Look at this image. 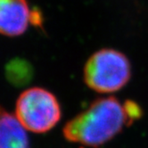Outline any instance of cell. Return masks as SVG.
Masks as SVG:
<instances>
[{"instance_id": "obj_3", "label": "cell", "mask_w": 148, "mask_h": 148, "mask_svg": "<svg viewBox=\"0 0 148 148\" xmlns=\"http://www.w3.org/2000/svg\"><path fill=\"white\" fill-rule=\"evenodd\" d=\"M15 116L27 130L46 133L59 122L61 107L51 92L31 88L23 91L17 99Z\"/></svg>"}, {"instance_id": "obj_5", "label": "cell", "mask_w": 148, "mask_h": 148, "mask_svg": "<svg viewBox=\"0 0 148 148\" xmlns=\"http://www.w3.org/2000/svg\"><path fill=\"white\" fill-rule=\"evenodd\" d=\"M26 130L15 115L1 111L0 148H29Z\"/></svg>"}, {"instance_id": "obj_4", "label": "cell", "mask_w": 148, "mask_h": 148, "mask_svg": "<svg viewBox=\"0 0 148 148\" xmlns=\"http://www.w3.org/2000/svg\"><path fill=\"white\" fill-rule=\"evenodd\" d=\"M26 0H0V30L8 37L23 34L31 19Z\"/></svg>"}, {"instance_id": "obj_2", "label": "cell", "mask_w": 148, "mask_h": 148, "mask_svg": "<svg viewBox=\"0 0 148 148\" xmlns=\"http://www.w3.org/2000/svg\"><path fill=\"white\" fill-rule=\"evenodd\" d=\"M131 67L122 53L110 48L101 49L93 54L84 68L87 85L99 93H113L129 82Z\"/></svg>"}, {"instance_id": "obj_1", "label": "cell", "mask_w": 148, "mask_h": 148, "mask_svg": "<svg viewBox=\"0 0 148 148\" xmlns=\"http://www.w3.org/2000/svg\"><path fill=\"white\" fill-rule=\"evenodd\" d=\"M131 123L124 104L114 97H103L68 121L63 136L70 142L96 147L111 140Z\"/></svg>"}]
</instances>
